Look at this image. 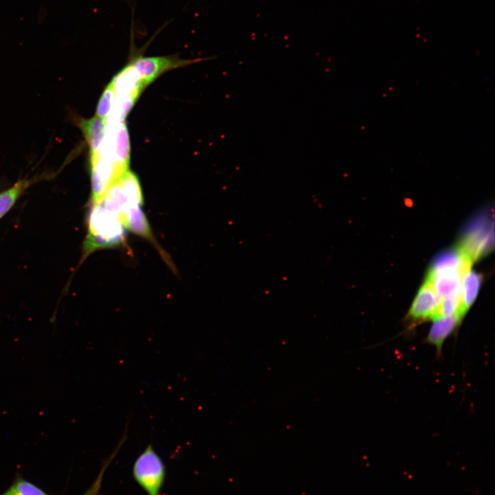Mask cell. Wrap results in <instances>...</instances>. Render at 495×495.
<instances>
[{"mask_svg":"<svg viewBox=\"0 0 495 495\" xmlns=\"http://www.w3.org/2000/svg\"><path fill=\"white\" fill-rule=\"evenodd\" d=\"M125 239V227L119 215L101 203L91 204L87 235L83 244L85 256L98 250L119 247Z\"/></svg>","mask_w":495,"mask_h":495,"instance_id":"1","label":"cell"},{"mask_svg":"<svg viewBox=\"0 0 495 495\" xmlns=\"http://www.w3.org/2000/svg\"><path fill=\"white\" fill-rule=\"evenodd\" d=\"M493 245V221L488 212H483L466 226L458 249L474 263L487 253Z\"/></svg>","mask_w":495,"mask_h":495,"instance_id":"3","label":"cell"},{"mask_svg":"<svg viewBox=\"0 0 495 495\" xmlns=\"http://www.w3.org/2000/svg\"><path fill=\"white\" fill-rule=\"evenodd\" d=\"M441 300V298L435 292L432 285L425 280L412 304L409 314L416 320L431 318Z\"/></svg>","mask_w":495,"mask_h":495,"instance_id":"8","label":"cell"},{"mask_svg":"<svg viewBox=\"0 0 495 495\" xmlns=\"http://www.w3.org/2000/svg\"><path fill=\"white\" fill-rule=\"evenodd\" d=\"M481 282V276L470 270L463 276L461 292L462 296V309L465 314L474 301Z\"/></svg>","mask_w":495,"mask_h":495,"instance_id":"13","label":"cell"},{"mask_svg":"<svg viewBox=\"0 0 495 495\" xmlns=\"http://www.w3.org/2000/svg\"><path fill=\"white\" fill-rule=\"evenodd\" d=\"M461 318V316L454 314L433 320L434 323L428 336V341L440 349L443 341L454 330Z\"/></svg>","mask_w":495,"mask_h":495,"instance_id":"11","label":"cell"},{"mask_svg":"<svg viewBox=\"0 0 495 495\" xmlns=\"http://www.w3.org/2000/svg\"><path fill=\"white\" fill-rule=\"evenodd\" d=\"M124 440H125V439L124 437L120 441L119 444L118 445L117 448L109 456V457L103 463V465H102V468H100V470L97 477L96 478L95 481L93 482L91 485L87 489V490L82 495H99V492H100L101 487H102V483L103 476L104 475V473H105L109 465L111 463L112 460L116 456L118 452L119 451L120 448L122 446Z\"/></svg>","mask_w":495,"mask_h":495,"instance_id":"16","label":"cell"},{"mask_svg":"<svg viewBox=\"0 0 495 495\" xmlns=\"http://www.w3.org/2000/svg\"><path fill=\"white\" fill-rule=\"evenodd\" d=\"M115 102V93L111 82L101 95L97 105L96 116L106 120L110 116Z\"/></svg>","mask_w":495,"mask_h":495,"instance_id":"15","label":"cell"},{"mask_svg":"<svg viewBox=\"0 0 495 495\" xmlns=\"http://www.w3.org/2000/svg\"><path fill=\"white\" fill-rule=\"evenodd\" d=\"M110 82L115 93V102L108 119L124 122L145 87L138 72L130 63L121 69Z\"/></svg>","mask_w":495,"mask_h":495,"instance_id":"2","label":"cell"},{"mask_svg":"<svg viewBox=\"0 0 495 495\" xmlns=\"http://www.w3.org/2000/svg\"><path fill=\"white\" fill-rule=\"evenodd\" d=\"M101 204L108 210L120 215L126 209L143 205V195L138 177L126 171L105 192Z\"/></svg>","mask_w":495,"mask_h":495,"instance_id":"4","label":"cell"},{"mask_svg":"<svg viewBox=\"0 0 495 495\" xmlns=\"http://www.w3.org/2000/svg\"><path fill=\"white\" fill-rule=\"evenodd\" d=\"M202 59H182L177 56H144L138 55L130 60L146 87L163 73L186 66Z\"/></svg>","mask_w":495,"mask_h":495,"instance_id":"6","label":"cell"},{"mask_svg":"<svg viewBox=\"0 0 495 495\" xmlns=\"http://www.w3.org/2000/svg\"><path fill=\"white\" fill-rule=\"evenodd\" d=\"M78 126L88 144L89 151H96L102 146L107 130V120L96 116L77 122Z\"/></svg>","mask_w":495,"mask_h":495,"instance_id":"10","label":"cell"},{"mask_svg":"<svg viewBox=\"0 0 495 495\" xmlns=\"http://www.w3.org/2000/svg\"><path fill=\"white\" fill-rule=\"evenodd\" d=\"M133 476L147 495H160L166 478L163 460L148 445L137 457L133 465Z\"/></svg>","mask_w":495,"mask_h":495,"instance_id":"5","label":"cell"},{"mask_svg":"<svg viewBox=\"0 0 495 495\" xmlns=\"http://www.w3.org/2000/svg\"><path fill=\"white\" fill-rule=\"evenodd\" d=\"M37 181L34 178L21 179L0 192V219L13 207L22 194Z\"/></svg>","mask_w":495,"mask_h":495,"instance_id":"12","label":"cell"},{"mask_svg":"<svg viewBox=\"0 0 495 495\" xmlns=\"http://www.w3.org/2000/svg\"><path fill=\"white\" fill-rule=\"evenodd\" d=\"M1 495H50L32 483L17 478Z\"/></svg>","mask_w":495,"mask_h":495,"instance_id":"14","label":"cell"},{"mask_svg":"<svg viewBox=\"0 0 495 495\" xmlns=\"http://www.w3.org/2000/svg\"><path fill=\"white\" fill-rule=\"evenodd\" d=\"M120 217L125 228L154 243L158 248L157 243L155 242L148 219L141 209V206H133L126 209L121 213Z\"/></svg>","mask_w":495,"mask_h":495,"instance_id":"9","label":"cell"},{"mask_svg":"<svg viewBox=\"0 0 495 495\" xmlns=\"http://www.w3.org/2000/svg\"><path fill=\"white\" fill-rule=\"evenodd\" d=\"M465 273L456 268L430 269L426 280L429 282L442 298L459 292Z\"/></svg>","mask_w":495,"mask_h":495,"instance_id":"7","label":"cell"}]
</instances>
